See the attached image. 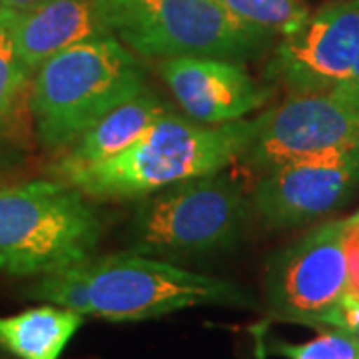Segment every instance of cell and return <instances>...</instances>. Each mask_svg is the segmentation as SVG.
I'll list each match as a JSON object with an SVG mask.
<instances>
[{
	"instance_id": "obj_17",
	"label": "cell",
	"mask_w": 359,
	"mask_h": 359,
	"mask_svg": "<svg viewBox=\"0 0 359 359\" xmlns=\"http://www.w3.org/2000/svg\"><path fill=\"white\" fill-rule=\"evenodd\" d=\"M268 351L285 359H359V337L344 330L323 327L306 344L273 341Z\"/></svg>"
},
{
	"instance_id": "obj_23",
	"label": "cell",
	"mask_w": 359,
	"mask_h": 359,
	"mask_svg": "<svg viewBox=\"0 0 359 359\" xmlns=\"http://www.w3.org/2000/svg\"><path fill=\"white\" fill-rule=\"evenodd\" d=\"M0 359H2V358H0Z\"/></svg>"
},
{
	"instance_id": "obj_6",
	"label": "cell",
	"mask_w": 359,
	"mask_h": 359,
	"mask_svg": "<svg viewBox=\"0 0 359 359\" xmlns=\"http://www.w3.org/2000/svg\"><path fill=\"white\" fill-rule=\"evenodd\" d=\"M80 268L88 297L86 316L100 320H152L202 306L256 308V299L236 283L132 250L90 257Z\"/></svg>"
},
{
	"instance_id": "obj_1",
	"label": "cell",
	"mask_w": 359,
	"mask_h": 359,
	"mask_svg": "<svg viewBox=\"0 0 359 359\" xmlns=\"http://www.w3.org/2000/svg\"><path fill=\"white\" fill-rule=\"evenodd\" d=\"M268 120V110L252 120L202 124L164 112L120 154L66 178L92 202H124L222 172L245 154Z\"/></svg>"
},
{
	"instance_id": "obj_7",
	"label": "cell",
	"mask_w": 359,
	"mask_h": 359,
	"mask_svg": "<svg viewBox=\"0 0 359 359\" xmlns=\"http://www.w3.org/2000/svg\"><path fill=\"white\" fill-rule=\"evenodd\" d=\"M347 219H330L268 257L264 295L276 320L320 327L347 294Z\"/></svg>"
},
{
	"instance_id": "obj_20",
	"label": "cell",
	"mask_w": 359,
	"mask_h": 359,
	"mask_svg": "<svg viewBox=\"0 0 359 359\" xmlns=\"http://www.w3.org/2000/svg\"><path fill=\"white\" fill-rule=\"evenodd\" d=\"M42 2H46V0H0V6L14 11V13H26V11L39 6Z\"/></svg>"
},
{
	"instance_id": "obj_22",
	"label": "cell",
	"mask_w": 359,
	"mask_h": 359,
	"mask_svg": "<svg viewBox=\"0 0 359 359\" xmlns=\"http://www.w3.org/2000/svg\"><path fill=\"white\" fill-rule=\"evenodd\" d=\"M353 218H359V212H358V214H355V216H353Z\"/></svg>"
},
{
	"instance_id": "obj_4",
	"label": "cell",
	"mask_w": 359,
	"mask_h": 359,
	"mask_svg": "<svg viewBox=\"0 0 359 359\" xmlns=\"http://www.w3.org/2000/svg\"><path fill=\"white\" fill-rule=\"evenodd\" d=\"M88 196L62 180L0 188V271L42 276L88 262L102 238Z\"/></svg>"
},
{
	"instance_id": "obj_15",
	"label": "cell",
	"mask_w": 359,
	"mask_h": 359,
	"mask_svg": "<svg viewBox=\"0 0 359 359\" xmlns=\"http://www.w3.org/2000/svg\"><path fill=\"white\" fill-rule=\"evenodd\" d=\"M14 11L0 6V168L8 166L26 146L30 114V76L14 50Z\"/></svg>"
},
{
	"instance_id": "obj_13",
	"label": "cell",
	"mask_w": 359,
	"mask_h": 359,
	"mask_svg": "<svg viewBox=\"0 0 359 359\" xmlns=\"http://www.w3.org/2000/svg\"><path fill=\"white\" fill-rule=\"evenodd\" d=\"M164 112L166 108L158 102L154 94L150 90H142L138 96L116 106L82 136H78L66 150L58 152V158L50 166L52 178L65 182L76 172L124 152Z\"/></svg>"
},
{
	"instance_id": "obj_18",
	"label": "cell",
	"mask_w": 359,
	"mask_h": 359,
	"mask_svg": "<svg viewBox=\"0 0 359 359\" xmlns=\"http://www.w3.org/2000/svg\"><path fill=\"white\" fill-rule=\"evenodd\" d=\"M335 327L359 337V297L346 294L321 320L320 330Z\"/></svg>"
},
{
	"instance_id": "obj_21",
	"label": "cell",
	"mask_w": 359,
	"mask_h": 359,
	"mask_svg": "<svg viewBox=\"0 0 359 359\" xmlns=\"http://www.w3.org/2000/svg\"><path fill=\"white\" fill-rule=\"evenodd\" d=\"M351 78H359V56H358V62H355V68H353V76Z\"/></svg>"
},
{
	"instance_id": "obj_19",
	"label": "cell",
	"mask_w": 359,
	"mask_h": 359,
	"mask_svg": "<svg viewBox=\"0 0 359 359\" xmlns=\"http://www.w3.org/2000/svg\"><path fill=\"white\" fill-rule=\"evenodd\" d=\"M347 294L359 297V218H347Z\"/></svg>"
},
{
	"instance_id": "obj_5",
	"label": "cell",
	"mask_w": 359,
	"mask_h": 359,
	"mask_svg": "<svg viewBox=\"0 0 359 359\" xmlns=\"http://www.w3.org/2000/svg\"><path fill=\"white\" fill-rule=\"evenodd\" d=\"M250 208L233 176L184 180L144 198L130 224V250L172 262L226 252L242 238Z\"/></svg>"
},
{
	"instance_id": "obj_11",
	"label": "cell",
	"mask_w": 359,
	"mask_h": 359,
	"mask_svg": "<svg viewBox=\"0 0 359 359\" xmlns=\"http://www.w3.org/2000/svg\"><path fill=\"white\" fill-rule=\"evenodd\" d=\"M158 70L180 108L202 124L244 120L273 96L271 84L257 82L242 62L224 58H164Z\"/></svg>"
},
{
	"instance_id": "obj_3",
	"label": "cell",
	"mask_w": 359,
	"mask_h": 359,
	"mask_svg": "<svg viewBox=\"0 0 359 359\" xmlns=\"http://www.w3.org/2000/svg\"><path fill=\"white\" fill-rule=\"evenodd\" d=\"M102 26L144 58L205 56L248 62L276 34L230 13L219 0H92Z\"/></svg>"
},
{
	"instance_id": "obj_16",
	"label": "cell",
	"mask_w": 359,
	"mask_h": 359,
	"mask_svg": "<svg viewBox=\"0 0 359 359\" xmlns=\"http://www.w3.org/2000/svg\"><path fill=\"white\" fill-rule=\"evenodd\" d=\"M230 13L276 36L299 30L311 13L302 0H219Z\"/></svg>"
},
{
	"instance_id": "obj_9",
	"label": "cell",
	"mask_w": 359,
	"mask_h": 359,
	"mask_svg": "<svg viewBox=\"0 0 359 359\" xmlns=\"http://www.w3.org/2000/svg\"><path fill=\"white\" fill-rule=\"evenodd\" d=\"M359 56V0L321 6L294 34L282 36L264 76L287 96L311 94L353 76Z\"/></svg>"
},
{
	"instance_id": "obj_14",
	"label": "cell",
	"mask_w": 359,
	"mask_h": 359,
	"mask_svg": "<svg viewBox=\"0 0 359 359\" xmlns=\"http://www.w3.org/2000/svg\"><path fill=\"white\" fill-rule=\"evenodd\" d=\"M82 325V313L52 304L0 316V349L16 359H62Z\"/></svg>"
},
{
	"instance_id": "obj_8",
	"label": "cell",
	"mask_w": 359,
	"mask_h": 359,
	"mask_svg": "<svg viewBox=\"0 0 359 359\" xmlns=\"http://www.w3.org/2000/svg\"><path fill=\"white\" fill-rule=\"evenodd\" d=\"M358 146L359 78H349L327 90L287 96L269 108L264 128L240 160L254 172H266L287 160Z\"/></svg>"
},
{
	"instance_id": "obj_2",
	"label": "cell",
	"mask_w": 359,
	"mask_h": 359,
	"mask_svg": "<svg viewBox=\"0 0 359 359\" xmlns=\"http://www.w3.org/2000/svg\"><path fill=\"white\" fill-rule=\"evenodd\" d=\"M146 90L134 52L106 34L58 52L34 72L30 114L40 146L62 152L116 106Z\"/></svg>"
},
{
	"instance_id": "obj_10",
	"label": "cell",
	"mask_w": 359,
	"mask_h": 359,
	"mask_svg": "<svg viewBox=\"0 0 359 359\" xmlns=\"http://www.w3.org/2000/svg\"><path fill=\"white\" fill-rule=\"evenodd\" d=\"M359 186V146L276 164L256 184L252 205L271 230L306 226L337 210Z\"/></svg>"
},
{
	"instance_id": "obj_12",
	"label": "cell",
	"mask_w": 359,
	"mask_h": 359,
	"mask_svg": "<svg viewBox=\"0 0 359 359\" xmlns=\"http://www.w3.org/2000/svg\"><path fill=\"white\" fill-rule=\"evenodd\" d=\"M110 34L92 0H46L14 18V50L28 72L78 42Z\"/></svg>"
}]
</instances>
